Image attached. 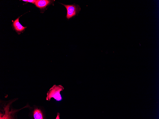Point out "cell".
I'll use <instances>...</instances> for the list:
<instances>
[{"label": "cell", "instance_id": "5", "mask_svg": "<svg viewBox=\"0 0 159 119\" xmlns=\"http://www.w3.org/2000/svg\"><path fill=\"white\" fill-rule=\"evenodd\" d=\"M33 116L35 119H43V118L41 110L37 109H36L34 110Z\"/></svg>", "mask_w": 159, "mask_h": 119}, {"label": "cell", "instance_id": "1", "mask_svg": "<svg viewBox=\"0 0 159 119\" xmlns=\"http://www.w3.org/2000/svg\"><path fill=\"white\" fill-rule=\"evenodd\" d=\"M64 89V88L61 85H54L47 93L46 100H50L51 98H53L57 101L61 100L62 97L60 93Z\"/></svg>", "mask_w": 159, "mask_h": 119}, {"label": "cell", "instance_id": "7", "mask_svg": "<svg viewBox=\"0 0 159 119\" xmlns=\"http://www.w3.org/2000/svg\"><path fill=\"white\" fill-rule=\"evenodd\" d=\"M59 117V114H57L56 119H60Z\"/></svg>", "mask_w": 159, "mask_h": 119}, {"label": "cell", "instance_id": "6", "mask_svg": "<svg viewBox=\"0 0 159 119\" xmlns=\"http://www.w3.org/2000/svg\"><path fill=\"white\" fill-rule=\"evenodd\" d=\"M27 0L28 2L32 3H35L36 1L35 0Z\"/></svg>", "mask_w": 159, "mask_h": 119}, {"label": "cell", "instance_id": "2", "mask_svg": "<svg viewBox=\"0 0 159 119\" xmlns=\"http://www.w3.org/2000/svg\"><path fill=\"white\" fill-rule=\"evenodd\" d=\"M66 8L67 11L66 17L69 19L75 16L78 10L77 6L74 5H65L63 4Z\"/></svg>", "mask_w": 159, "mask_h": 119}, {"label": "cell", "instance_id": "8", "mask_svg": "<svg viewBox=\"0 0 159 119\" xmlns=\"http://www.w3.org/2000/svg\"><path fill=\"white\" fill-rule=\"evenodd\" d=\"M22 1H26V2H28V0H23Z\"/></svg>", "mask_w": 159, "mask_h": 119}, {"label": "cell", "instance_id": "3", "mask_svg": "<svg viewBox=\"0 0 159 119\" xmlns=\"http://www.w3.org/2000/svg\"><path fill=\"white\" fill-rule=\"evenodd\" d=\"M50 0H36L35 3V4L37 7L41 9L45 8L50 4Z\"/></svg>", "mask_w": 159, "mask_h": 119}, {"label": "cell", "instance_id": "4", "mask_svg": "<svg viewBox=\"0 0 159 119\" xmlns=\"http://www.w3.org/2000/svg\"><path fill=\"white\" fill-rule=\"evenodd\" d=\"M18 18L16 19L13 23V26L15 29L17 31H21L24 30L26 27H23L19 22Z\"/></svg>", "mask_w": 159, "mask_h": 119}]
</instances>
